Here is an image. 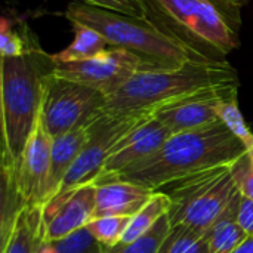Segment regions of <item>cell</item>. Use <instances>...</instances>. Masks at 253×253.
Masks as SVG:
<instances>
[{"mask_svg":"<svg viewBox=\"0 0 253 253\" xmlns=\"http://www.w3.org/2000/svg\"><path fill=\"white\" fill-rule=\"evenodd\" d=\"M239 196L205 233L209 245V253H233L248 239V234L237 222Z\"/></svg>","mask_w":253,"mask_h":253,"instance_id":"obj_17","label":"cell"},{"mask_svg":"<svg viewBox=\"0 0 253 253\" xmlns=\"http://www.w3.org/2000/svg\"><path fill=\"white\" fill-rule=\"evenodd\" d=\"M230 1H233V3H236V4H239V6H245V4L249 3L251 0H230Z\"/></svg>","mask_w":253,"mask_h":253,"instance_id":"obj_31","label":"cell"},{"mask_svg":"<svg viewBox=\"0 0 253 253\" xmlns=\"http://www.w3.org/2000/svg\"><path fill=\"white\" fill-rule=\"evenodd\" d=\"M141 70L142 61L136 55L122 47H111L89 59L55 62L53 74L101 90L108 98Z\"/></svg>","mask_w":253,"mask_h":253,"instance_id":"obj_9","label":"cell"},{"mask_svg":"<svg viewBox=\"0 0 253 253\" xmlns=\"http://www.w3.org/2000/svg\"><path fill=\"white\" fill-rule=\"evenodd\" d=\"M95 218H132L145 206V203L156 193L151 188L126 181L95 182Z\"/></svg>","mask_w":253,"mask_h":253,"instance_id":"obj_14","label":"cell"},{"mask_svg":"<svg viewBox=\"0 0 253 253\" xmlns=\"http://www.w3.org/2000/svg\"><path fill=\"white\" fill-rule=\"evenodd\" d=\"M170 230V222L168 215H165L145 236L129 245H116L113 248H105L104 253H157L162 242Z\"/></svg>","mask_w":253,"mask_h":253,"instance_id":"obj_25","label":"cell"},{"mask_svg":"<svg viewBox=\"0 0 253 253\" xmlns=\"http://www.w3.org/2000/svg\"><path fill=\"white\" fill-rule=\"evenodd\" d=\"M95 184L58 191L42 206L44 240H59L95 219Z\"/></svg>","mask_w":253,"mask_h":253,"instance_id":"obj_10","label":"cell"},{"mask_svg":"<svg viewBox=\"0 0 253 253\" xmlns=\"http://www.w3.org/2000/svg\"><path fill=\"white\" fill-rule=\"evenodd\" d=\"M145 19L203 58L225 61L240 44L242 6L230 0H141Z\"/></svg>","mask_w":253,"mask_h":253,"instance_id":"obj_1","label":"cell"},{"mask_svg":"<svg viewBox=\"0 0 253 253\" xmlns=\"http://www.w3.org/2000/svg\"><path fill=\"white\" fill-rule=\"evenodd\" d=\"M87 127L74 129L67 132L58 138L52 139V151H50V173H49V199L55 196L70 172L71 166L74 165L76 159L79 157L86 138H87ZM47 199V200H49Z\"/></svg>","mask_w":253,"mask_h":253,"instance_id":"obj_16","label":"cell"},{"mask_svg":"<svg viewBox=\"0 0 253 253\" xmlns=\"http://www.w3.org/2000/svg\"><path fill=\"white\" fill-rule=\"evenodd\" d=\"M129 221V216L95 218L86 225V230L99 245H102L104 248H113L122 242Z\"/></svg>","mask_w":253,"mask_h":253,"instance_id":"obj_24","label":"cell"},{"mask_svg":"<svg viewBox=\"0 0 253 253\" xmlns=\"http://www.w3.org/2000/svg\"><path fill=\"white\" fill-rule=\"evenodd\" d=\"M74 30V42L64 50L53 53L52 59L55 62H71L93 58L104 52L108 42L93 28L83 25L80 22H71Z\"/></svg>","mask_w":253,"mask_h":253,"instance_id":"obj_20","label":"cell"},{"mask_svg":"<svg viewBox=\"0 0 253 253\" xmlns=\"http://www.w3.org/2000/svg\"><path fill=\"white\" fill-rule=\"evenodd\" d=\"M50 151L52 138L39 119L16 170V184L25 206H43L49 199Z\"/></svg>","mask_w":253,"mask_h":253,"instance_id":"obj_11","label":"cell"},{"mask_svg":"<svg viewBox=\"0 0 253 253\" xmlns=\"http://www.w3.org/2000/svg\"><path fill=\"white\" fill-rule=\"evenodd\" d=\"M231 84H239V76L227 61H190L172 70L138 71L107 98L104 113L154 114L159 108L197 92Z\"/></svg>","mask_w":253,"mask_h":253,"instance_id":"obj_4","label":"cell"},{"mask_svg":"<svg viewBox=\"0 0 253 253\" xmlns=\"http://www.w3.org/2000/svg\"><path fill=\"white\" fill-rule=\"evenodd\" d=\"M1 213H0V242L9 236L18 213L25 208L16 184V170L12 163L1 157Z\"/></svg>","mask_w":253,"mask_h":253,"instance_id":"obj_18","label":"cell"},{"mask_svg":"<svg viewBox=\"0 0 253 253\" xmlns=\"http://www.w3.org/2000/svg\"><path fill=\"white\" fill-rule=\"evenodd\" d=\"M230 169L239 191L253 200V148L230 165Z\"/></svg>","mask_w":253,"mask_h":253,"instance_id":"obj_27","label":"cell"},{"mask_svg":"<svg viewBox=\"0 0 253 253\" xmlns=\"http://www.w3.org/2000/svg\"><path fill=\"white\" fill-rule=\"evenodd\" d=\"M157 253H209V245L206 234L185 225H173Z\"/></svg>","mask_w":253,"mask_h":253,"instance_id":"obj_21","label":"cell"},{"mask_svg":"<svg viewBox=\"0 0 253 253\" xmlns=\"http://www.w3.org/2000/svg\"><path fill=\"white\" fill-rule=\"evenodd\" d=\"M234 90H239V84L202 90L159 108L154 116L170 130L172 135L200 129L219 122L216 111L218 104Z\"/></svg>","mask_w":253,"mask_h":253,"instance_id":"obj_13","label":"cell"},{"mask_svg":"<svg viewBox=\"0 0 253 253\" xmlns=\"http://www.w3.org/2000/svg\"><path fill=\"white\" fill-rule=\"evenodd\" d=\"M237 92L234 90L228 96H225L219 104H218V117L219 120L231 130L234 136H237L248 150L253 148V132L249 129V126L245 122V117L239 108V101H237Z\"/></svg>","mask_w":253,"mask_h":253,"instance_id":"obj_22","label":"cell"},{"mask_svg":"<svg viewBox=\"0 0 253 253\" xmlns=\"http://www.w3.org/2000/svg\"><path fill=\"white\" fill-rule=\"evenodd\" d=\"M246 151V145L219 120L200 129L170 135L154 154L110 181L133 182L157 191L193 173L230 166Z\"/></svg>","mask_w":253,"mask_h":253,"instance_id":"obj_2","label":"cell"},{"mask_svg":"<svg viewBox=\"0 0 253 253\" xmlns=\"http://www.w3.org/2000/svg\"><path fill=\"white\" fill-rule=\"evenodd\" d=\"M27 47V24L13 30L10 21L3 16L0 21V58L21 56Z\"/></svg>","mask_w":253,"mask_h":253,"instance_id":"obj_26","label":"cell"},{"mask_svg":"<svg viewBox=\"0 0 253 253\" xmlns=\"http://www.w3.org/2000/svg\"><path fill=\"white\" fill-rule=\"evenodd\" d=\"M169 209L170 197L166 193L156 191L151 196V199L145 203V206L130 218L120 243L129 245L138 240L139 237L145 236L165 215H168Z\"/></svg>","mask_w":253,"mask_h":253,"instance_id":"obj_19","label":"cell"},{"mask_svg":"<svg viewBox=\"0 0 253 253\" xmlns=\"http://www.w3.org/2000/svg\"><path fill=\"white\" fill-rule=\"evenodd\" d=\"M169 185L170 227L185 225L203 234L240 194L230 166L206 169Z\"/></svg>","mask_w":253,"mask_h":253,"instance_id":"obj_6","label":"cell"},{"mask_svg":"<svg viewBox=\"0 0 253 253\" xmlns=\"http://www.w3.org/2000/svg\"><path fill=\"white\" fill-rule=\"evenodd\" d=\"M170 135V130L156 116L147 117L117 142L95 182L110 181L132 165L154 154Z\"/></svg>","mask_w":253,"mask_h":253,"instance_id":"obj_12","label":"cell"},{"mask_svg":"<svg viewBox=\"0 0 253 253\" xmlns=\"http://www.w3.org/2000/svg\"><path fill=\"white\" fill-rule=\"evenodd\" d=\"M237 222L248 237H253V200L242 193L237 203Z\"/></svg>","mask_w":253,"mask_h":253,"instance_id":"obj_29","label":"cell"},{"mask_svg":"<svg viewBox=\"0 0 253 253\" xmlns=\"http://www.w3.org/2000/svg\"><path fill=\"white\" fill-rule=\"evenodd\" d=\"M233 253H253V237H248Z\"/></svg>","mask_w":253,"mask_h":253,"instance_id":"obj_30","label":"cell"},{"mask_svg":"<svg viewBox=\"0 0 253 253\" xmlns=\"http://www.w3.org/2000/svg\"><path fill=\"white\" fill-rule=\"evenodd\" d=\"M104 251L105 248L83 228L59 240H44L39 253H104Z\"/></svg>","mask_w":253,"mask_h":253,"instance_id":"obj_23","label":"cell"},{"mask_svg":"<svg viewBox=\"0 0 253 253\" xmlns=\"http://www.w3.org/2000/svg\"><path fill=\"white\" fill-rule=\"evenodd\" d=\"M44 242L42 206H25L1 243V253H39Z\"/></svg>","mask_w":253,"mask_h":253,"instance_id":"obj_15","label":"cell"},{"mask_svg":"<svg viewBox=\"0 0 253 253\" xmlns=\"http://www.w3.org/2000/svg\"><path fill=\"white\" fill-rule=\"evenodd\" d=\"M79 1L90 4V6L120 12L125 15H130V16H138V18L145 16L141 0H79Z\"/></svg>","mask_w":253,"mask_h":253,"instance_id":"obj_28","label":"cell"},{"mask_svg":"<svg viewBox=\"0 0 253 253\" xmlns=\"http://www.w3.org/2000/svg\"><path fill=\"white\" fill-rule=\"evenodd\" d=\"M55 61L27 25V47L21 56L0 58L1 157L18 170L27 142L39 122L46 79Z\"/></svg>","mask_w":253,"mask_h":253,"instance_id":"obj_3","label":"cell"},{"mask_svg":"<svg viewBox=\"0 0 253 253\" xmlns=\"http://www.w3.org/2000/svg\"><path fill=\"white\" fill-rule=\"evenodd\" d=\"M150 116L154 114L101 113L89 125L86 142L70 172L67 173L59 191L95 184L117 142Z\"/></svg>","mask_w":253,"mask_h":253,"instance_id":"obj_8","label":"cell"},{"mask_svg":"<svg viewBox=\"0 0 253 253\" xmlns=\"http://www.w3.org/2000/svg\"><path fill=\"white\" fill-rule=\"evenodd\" d=\"M107 95L93 87L50 74L46 79L40 122L50 138L89 126L104 113Z\"/></svg>","mask_w":253,"mask_h":253,"instance_id":"obj_7","label":"cell"},{"mask_svg":"<svg viewBox=\"0 0 253 253\" xmlns=\"http://www.w3.org/2000/svg\"><path fill=\"white\" fill-rule=\"evenodd\" d=\"M70 22H80L96 30L113 47H122L142 61L141 71H159L178 68L190 61L209 62L184 49L162 34L145 18L73 1L65 10Z\"/></svg>","mask_w":253,"mask_h":253,"instance_id":"obj_5","label":"cell"}]
</instances>
